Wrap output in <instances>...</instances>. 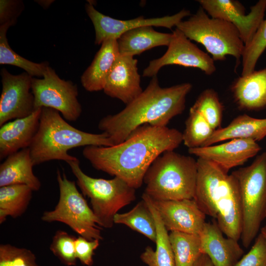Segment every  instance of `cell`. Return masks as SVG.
<instances>
[{"label": "cell", "mask_w": 266, "mask_h": 266, "mask_svg": "<svg viewBox=\"0 0 266 266\" xmlns=\"http://www.w3.org/2000/svg\"><path fill=\"white\" fill-rule=\"evenodd\" d=\"M182 142V133L177 129L144 125L118 144L86 146L82 154L95 169L119 177L136 189L153 162Z\"/></svg>", "instance_id": "obj_1"}, {"label": "cell", "mask_w": 266, "mask_h": 266, "mask_svg": "<svg viewBox=\"0 0 266 266\" xmlns=\"http://www.w3.org/2000/svg\"><path fill=\"white\" fill-rule=\"evenodd\" d=\"M192 88L189 83L163 88L157 76H154L135 99L120 112L102 118L98 128L115 145L124 141L141 126L166 127L173 117L184 110L186 97Z\"/></svg>", "instance_id": "obj_2"}, {"label": "cell", "mask_w": 266, "mask_h": 266, "mask_svg": "<svg viewBox=\"0 0 266 266\" xmlns=\"http://www.w3.org/2000/svg\"><path fill=\"white\" fill-rule=\"evenodd\" d=\"M197 160L194 200L206 215L216 220L226 236L238 241L241 234L242 214L235 177L212 162L199 158Z\"/></svg>", "instance_id": "obj_3"}, {"label": "cell", "mask_w": 266, "mask_h": 266, "mask_svg": "<svg viewBox=\"0 0 266 266\" xmlns=\"http://www.w3.org/2000/svg\"><path fill=\"white\" fill-rule=\"evenodd\" d=\"M114 144L105 133L81 131L69 124L57 110L43 107L38 131L29 147L34 166L52 161L66 163L77 158L68 151L78 147L112 146Z\"/></svg>", "instance_id": "obj_4"}, {"label": "cell", "mask_w": 266, "mask_h": 266, "mask_svg": "<svg viewBox=\"0 0 266 266\" xmlns=\"http://www.w3.org/2000/svg\"><path fill=\"white\" fill-rule=\"evenodd\" d=\"M197 175V160L174 150L166 151L147 170L144 193L154 200L194 199Z\"/></svg>", "instance_id": "obj_5"}, {"label": "cell", "mask_w": 266, "mask_h": 266, "mask_svg": "<svg viewBox=\"0 0 266 266\" xmlns=\"http://www.w3.org/2000/svg\"><path fill=\"white\" fill-rule=\"evenodd\" d=\"M238 185L242 214L240 239L248 247L256 238L266 212V151L248 166L232 172Z\"/></svg>", "instance_id": "obj_6"}, {"label": "cell", "mask_w": 266, "mask_h": 266, "mask_svg": "<svg viewBox=\"0 0 266 266\" xmlns=\"http://www.w3.org/2000/svg\"><path fill=\"white\" fill-rule=\"evenodd\" d=\"M190 40L202 44L214 61H224L227 55L234 57L238 66L242 57L244 44L232 23L209 17L200 6L188 20L176 26Z\"/></svg>", "instance_id": "obj_7"}, {"label": "cell", "mask_w": 266, "mask_h": 266, "mask_svg": "<svg viewBox=\"0 0 266 266\" xmlns=\"http://www.w3.org/2000/svg\"><path fill=\"white\" fill-rule=\"evenodd\" d=\"M76 178L82 194L88 197L100 227L111 228L118 211L135 199V189L121 178H93L85 174L78 159L66 162Z\"/></svg>", "instance_id": "obj_8"}, {"label": "cell", "mask_w": 266, "mask_h": 266, "mask_svg": "<svg viewBox=\"0 0 266 266\" xmlns=\"http://www.w3.org/2000/svg\"><path fill=\"white\" fill-rule=\"evenodd\" d=\"M57 179L60 191L58 202L54 210L43 213L41 220L48 223H64L89 240L102 239L99 220L78 191L75 182L68 180L66 174L61 173L59 170Z\"/></svg>", "instance_id": "obj_9"}, {"label": "cell", "mask_w": 266, "mask_h": 266, "mask_svg": "<svg viewBox=\"0 0 266 266\" xmlns=\"http://www.w3.org/2000/svg\"><path fill=\"white\" fill-rule=\"evenodd\" d=\"M32 91L35 110L51 108L59 111L66 120L71 122L76 121L81 114L77 86L70 80L60 78L50 66L42 78L33 77Z\"/></svg>", "instance_id": "obj_10"}, {"label": "cell", "mask_w": 266, "mask_h": 266, "mask_svg": "<svg viewBox=\"0 0 266 266\" xmlns=\"http://www.w3.org/2000/svg\"><path fill=\"white\" fill-rule=\"evenodd\" d=\"M166 53L161 57L151 61L143 71V77L157 76L162 67L168 65H178L197 68L207 75L216 69L214 60L207 53L192 42L180 30L176 28Z\"/></svg>", "instance_id": "obj_11"}, {"label": "cell", "mask_w": 266, "mask_h": 266, "mask_svg": "<svg viewBox=\"0 0 266 266\" xmlns=\"http://www.w3.org/2000/svg\"><path fill=\"white\" fill-rule=\"evenodd\" d=\"M2 90L0 98V126L31 115L35 110L32 91L33 76L26 72L18 75L6 68L0 71Z\"/></svg>", "instance_id": "obj_12"}, {"label": "cell", "mask_w": 266, "mask_h": 266, "mask_svg": "<svg viewBox=\"0 0 266 266\" xmlns=\"http://www.w3.org/2000/svg\"><path fill=\"white\" fill-rule=\"evenodd\" d=\"M85 7L95 28V43L97 45L101 44L108 39H117L125 32L142 26L162 27L171 29L184 17L191 15L189 10L183 9L171 16L152 18L139 16L131 20H122L103 14L89 2L85 4Z\"/></svg>", "instance_id": "obj_13"}, {"label": "cell", "mask_w": 266, "mask_h": 266, "mask_svg": "<svg viewBox=\"0 0 266 266\" xmlns=\"http://www.w3.org/2000/svg\"><path fill=\"white\" fill-rule=\"evenodd\" d=\"M200 6L212 18L228 21L237 29L244 45L251 39L262 21L266 10V0H260L245 14L244 6L233 0H199Z\"/></svg>", "instance_id": "obj_14"}, {"label": "cell", "mask_w": 266, "mask_h": 266, "mask_svg": "<svg viewBox=\"0 0 266 266\" xmlns=\"http://www.w3.org/2000/svg\"><path fill=\"white\" fill-rule=\"evenodd\" d=\"M151 200L167 231L199 234L206 223V215L194 199Z\"/></svg>", "instance_id": "obj_15"}, {"label": "cell", "mask_w": 266, "mask_h": 266, "mask_svg": "<svg viewBox=\"0 0 266 266\" xmlns=\"http://www.w3.org/2000/svg\"><path fill=\"white\" fill-rule=\"evenodd\" d=\"M261 150L257 142L233 139L220 144L188 149L189 154L209 161L229 172L255 156Z\"/></svg>", "instance_id": "obj_16"}, {"label": "cell", "mask_w": 266, "mask_h": 266, "mask_svg": "<svg viewBox=\"0 0 266 266\" xmlns=\"http://www.w3.org/2000/svg\"><path fill=\"white\" fill-rule=\"evenodd\" d=\"M103 90L107 96L126 105L135 99L143 91L137 60L133 56L120 55L107 77Z\"/></svg>", "instance_id": "obj_17"}, {"label": "cell", "mask_w": 266, "mask_h": 266, "mask_svg": "<svg viewBox=\"0 0 266 266\" xmlns=\"http://www.w3.org/2000/svg\"><path fill=\"white\" fill-rule=\"evenodd\" d=\"M223 234L216 221L206 222L199 233L203 253L214 266H235L243 250L238 241Z\"/></svg>", "instance_id": "obj_18"}, {"label": "cell", "mask_w": 266, "mask_h": 266, "mask_svg": "<svg viewBox=\"0 0 266 266\" xmlns=\"http://www.w3.org/2000/svg\"><path fill=\"white\" fill-rule=\"evenodd\" d=\"M41 108L36 109L27 117L10 121L0 127L1 160L29 147L38 129Z\"/></svg>", "instance_id": "obj_19"}, {"label": "cell", "mask_w": 266, "mask_h": 266, "mask_svg": "<svg viewBox=\"0 0 266 266\" xmlns=\"http://www.w3.org/2000/svg\"><path fill=\"white\" fill-rule=\"evenodd\" d=\"M231 90L240 109L258 110L266 106V67L236 79Z\"/></svg>", "instance_id": "obj_20"}, {"label": "cell", "mask_w": 266, "mask_h": 266, "mask_svg": "<svg viewBox=\"0 0 266 266\" xmlns=\"http://www.w3.org/2000/svg\"><path fill=\"white\" fill-rule=\"evenodd\" d=\"M120 55L117 39L104 41L91 65L81 76L84 88L89 92L103 90L107 77Z\"/></svg>", "instance_id": "obj_21"}, {"label": "cell", "mask_w": 266, "mask_h": 266, "mask_svg": "<svg viewBox=\"0 0 266 266\" xmlns=\"http://www.w3.org/2000/svg\"><path fill=\"white\" fill-rule=\"evenodd\" d=\"M33 166L29 148L8 156L0 165V187L22 184L39 190L41 184L33 173Z\"/></svg>", "instance_id": "obj_22"}, {"label": "cell", "mask_w": 266, "mask_h": 266, "mask_svg": "<svg viewBox=\"0 0 266 266\" xmlns=\"http://www.w3.org/2000/svg\"><path fill=\"white\" fill-rule=\"evenodd\" d=\"M266 137V118H254L244 114L234 118L227 126L214 131L203 147L233 139L257 142Z\"/></svg>", "instance_id": "obj_23"}, {"label": "cell", "mask_w": 266, "mask_h": 266, "mask_svg": "<svg viewBox=\"0 0 266 266\" xmlns=\"http://www.w3.org/2000/svg\"><path fill=\"white\" fill-rule=\"evenodd\" d=\"M172 37V33L159 32L146 26L125 32L117 42L120 55L133 57L154 47L168 46Z\"/></svg>", "instance_id": "obj_24"}, {"label": "cell", "mask_w": 266, "mask_h": 266, "mask_svg": "<svg viewBox=\"0 0 266 266\" xmlns=\"http://www.w3.org/2000/svg\"><path fill=\"white\" fill-rule=\"evenodd\" d=\"M142 199L145 201L153 215L156 226L157 235L156 250H154L151 247L147 246L141 254L140 259L148 266H175L168 231L153 205L151 198L143 193Z\"/></svg>", "instance_id": "obj_25"}, {"label": "cell", "mask_w": 266, "mask_h": 266, "mask_svg": "<svg viewBox=\"0 0 266 266\" xmlns=\"http://www.w3.org/2000/svg\"><path fill=\"white\" fill-rule=\"evenodd\" d=\"M33 191L29 186L15 184L0 187V224L7 217L16 218L26 211Z\"/></svg>", "instance_id": "obj_26"}, {"label": "cell", "mask_w": 266, "mask_h": 266, "mask_svg": "<svg viewBox=\"0 0 266 266\" xmlns=\"http://www.w3.org/2000/svg\"><path fill=\"white\" fill-rule=\"evenodd\" d=\"M168 236L175 266H193L203 254L199 234L172 231Z\"/></svg>", "instance_id": "obj_27"}, {"label": "cell", "mask_w": 266, "mask_h": 266, "mask_svg": "<svg viewBox=\"0 0 266 266\" xmlns=\"http://www.w3.org/2000/svg\"><path fill=\"white\" fill-rule=\"evenodd\" d=\"M114 224L125 225L143 234L153 242L156 240V226L153 215L148 205L142 199L131 210L117 213Z\"/></svg>", "instance_id": "obj_28"}, {"label": "cell", "mask_w": 266, "mask_h": 266, "mask_svg": "<svg viewBox=\"0 0 266 266\" xmlns=\"http://www.w3.org/2000/svg\"><path fill=\"white\" fill-rule=\"evenodd\" d=\"M9 27L0 26V64L9 65L23 69L32 76L43 77L50 66L49 63L43 62L34 63L21 56L10 47L6 36Z\"/></svg>", "instance_id": "obj_29"}, {"label": "cell", "mask_w": 266, "mask_h": 266, "mask_svg": "<svg viewBox=\"0 0 266 266\" xmlns=\"http://www.w3.org/2000/svg\"><path fill=\"white\" fill-rule=\"evenodd\" d=\"M214 131L200 113L191 107L182 133L183 142L188 149L203 147Z\"/></svg>", "instance_id": "obj_30"}, {"label": "cell", "mask_w": 266, "mask_h": 266, "mask_svg": "<svg viewBox=\"0 0 266 266\" xmlns=\"http://www.w3.org/2000/svg\"><path fill=\"white\" fill-rule=\"evenodd\" d=\"M191 107L200 113L215 131L221 128L224 105L214 90L206 89L202 91Z\"/></svg>", "instance_id": "obj_31"}, {"label": "cell", "mask_w": 266, "mask_h": 266, "mask_svg": "<svg viewBox=\"0 0 266 266\" xmlns=\"http://www.w3.org/2000/svg\"><path fill=\"white\" fill-rule=\"evenodd\" d=\"M266 49V19L264 20L250 41L246 45L242 55L241 76L255 70L256 63Z\"/></svg>", "instance_id": "obj_32"}, {"label": "cell", "mask_w": 266, "mask_h": 266, "mask_svg": "<svg viewBox=\"0 0 266 266\" xmlns=\"http://www.w3.org/2000/svg\"><path fill=\"white\" fill-rule=\"evenodd\" d=\"M76 237L63 230L57 231L53 237L50 250L64 265L75 266L76 257L75 241Z\"/></svg>", "instance_id": "obj_33"}, {"label": "cell", "mask_w": 266, "mask_h": 266, "mask_svg": "<svg viewBox=\"0 0 266 266\" xmlns=\"http://www.w3.org/2000/svg\"><path fill=\"white\" fill-rule=\"evenodd\" d=\"M30 250L10 244L0 245V266H39Z\"/></svg>", "instance_id": "obj_34"}, {"label": "cell", "mask_w": 266, "mask_h": 266, "mask_svg": "<svg viewBox=\"0 0 266 266\" xmlns=\"http://www.w3.org/2000/svg\"><path fill=\"white\" fill-rule=\"evenodd\" d=\"M235 266H266V241L260 233L250 250Z\"/></svg>", "instance_id": "obj_35"}, {"label": "cell", "mask_w": 266, "mask_h": 266, "mask_svg": "<svg viewBox=\"0 0 266 266\" xmlns=\"http://www.w3.org/2000/svg\"><path fill=\"white\" fill-rule=\"evenodd\" d=\"M24 8L23 2L19 0H0V26H14Z\"/></svg>", "instance_id": "obj_36"}, {"label": "cell", "mask_w": 266, "mask_h": 266, "mask_svg": "<svg viewBox=\"0 0 266 266\" xmlns=\"http://www.w3.org/2000/svg\"><path fill=\"white\" fill-rule=\"evenodd\" d=\"M100 240H89L79 236L75 241V252L76 259L84 265L91 266L93 264L94 251L99 247Z\"/></svg>", "instance_id": "obj_37"}, {"label": "cell", "mask_w": 266, "mask_h": 266, "mask_svg": "<svg viewBox=\"0 0 266 266\" xmlns=\"http://www.w3.org/2000/svg\"><path fill=\"white\" fill-rule=\"evenodd\" d=\"M193 266H214L210 259L205 254H202Z\"/></svg>", "instance_id": "obj_38"}, {"label": "cell", "mask_w": 266, "mask_h": 266, "mask_svg": "<svg viewBox=\"0 0 266 266\" xmlns=\"http://www.w3.org/2000/svg\"><path fill=\"white\" fill-rule=\"evenodd\" d=\"M36 2L38 3L44 9H47L50 5L53 2L54 0H36Z\"/></svg>", "instance_id": "obj_39"}, {"label": "cell", "mask_w": 266, "mask_h": 266, "mask_svg": "<svg viewBox=\"0 0 266 266\" xmlns=\"http://www.w3.org/2000/svg\"><path fill=\"white\" fill-rule=\"evenodd\" d=\"M260 233L262 234L266 241V224L261 228Z\"/></svg>", "instance_id": "obj_40"}, {"label": "cell", "mask_w": 266, "mask_h": 266, "mask_svg": "<svg viewBox=\"0 0 266 266\" xmlns=\"http://www.w3.org/2000/svg\"><path fill=\"white\" fill-rule=\"evenodd\" d=\"M265 219H266V214H265Z\"/></svg>", "instance_id": "obj_41"}]
</instances>
